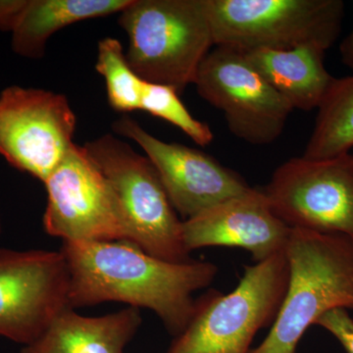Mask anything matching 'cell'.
<instances>
[{"label":"cell","instance_id":"1","mask_svg":"<svg viewBox=\"0 0 353 353\" xmlns=\"http://www.w3.org/2000/svg\"><path fill=\"white\" fill-rule=\"evenodd\" d=\"M72 309L117 301L153 311L175 338L194 316V294L214 282L218 267L203 260L175 263L128 241H63Z\"/></svg>","mask_w":353,"mask_h":353},{"label":"cell","instance_id":"2","mask_svg":"<svg viewBox=\"0 0 353 353\" xmlns=\"http://www.w3.org/2000/svg\"><path fill=\"white\" fill-rule=\"evenodd\" d=\"M289 283L266 338L250 353H297L309 327L328 311H353V241L292 229L285 248Z\"/></svg>","mask_w":353,"mask_h":353},{"label":"cell","instance_id":"3","mask_svg":"<svg viewBox=\"0 0 353 353\" xmlns=\"http://www.w3.org/2000/svg\"><path fill=\"white\" fill-rule=\"evenodd\" d=\"M118 24L129 37L126 57L134 73L179 94L196 82L215 46L206 0H132Z\"/></svg>","mask_w":353,"mask_h":353},{"label":"cell","instance_id":"4","mask_svg":"<svg viewBox=\"0 0 353 353\" xmlns=\"http://www.w3.org/2000/svg\"><path fill=\"white\" fill-rule=\"evenodd\" d=\"M289 283L285 252L245 267L229 294L208 290L166 353H250L259 331L277 317Z\"/></svg>","mask_w":353,"mask_h":353},{"label":"cell","instance_id":"5","mask_svg":"<svg viewBox=\"0 0 353 353\" xmlns=\"http://www.w3.org/2000/svg\"><path fill=\"white\" fill-rule=\"evenodd\" d=\"M215 46L245 52L317 46L326 51L341 31V0H206Z\"/></svg>","mask_w":353,"mask_h":353},{"label":"cell","instance_id":"6","mask_svg":"<svg viewBox=\"0 0 353 353\" xmlns=\"http://www.w3.org/2000/svg\"><path fill=\"white\" fill-rule=\"evenodd\" d=\"M112 185L129 230V243L166 261H189L183 221L150 160L105 134L83 145Z\"/></svg>","mask_w":353,"mask_h":353},{"label":"cell","instance_id":"7","mask_svg":"<svg viewBox=\"0 0 353 353\" xmlns=\"http://www.w3.org/2000/svg\"><path fill=\"white\" fill-rule=\"evenodd\" d=\"M290 229L339 234L353 241V154L294 157L280 165L263 190Z\"/></svg>","mask_w":353,"mask_h":353},{"label":"cell","instance_id":"8","mask_svg":"<svg viewBox=\"0 0 353 353\" xmlns=\"http://www.w3.org/2000/svg\"><path fill=\"white\" fill-rule=\"evenodd\" d=\"M43 183L46 233L63 241L129 243L118 197L83 145L74 143Z\"/></svg>","mask_w":353,"mask_h":353},{"label":"cell","instance_id":"9","mask_svg":"<svg viewBox=\"0 0 353 353\" xmlns=\"http://www.w3.org/2000/svg\"><path fill=\"white\" fill-rule=\"evenodd\" d=\"M194 85L204 101L223 111L230 132L252 145L274 143L294 110L236 48H212Z\"/></svg>","mask_w":353,"mask_h":353},{"label":"cell","instance_id":"10","mask_svg":"<svg viewBox=\"0 0 353 353\" xmlns=\"http://www.w3.org/2000/svg\"><path fill=\"white\" fill-rule=\"evenodd\" d=\"M76 125L63 94L18 85L0 92V155L43 183L74 145Z\"/></svg>","mask_w":353,"mask_h":353},{"label":"cell","instance_id":"11","mask_svg":"<svg viewBox=\"0 0 353 353\" xmlns=\"http://www.w3.org/2000/svg\"><path fill=\"white\" fill-rule=\"evenodd\" d=\"M61 252L0 248V336L32 345L69 306Z\"/></svg>","mask_w":353,"mask_h":353},{"label":"cell","instance_id":"12","mask_svg":"<svg viewBox=\"0 0 353 353\" xmlns=\"http://www.w3.org/2000/svg\"><path fill=\"white\" fill-rule=\"evenodd\" d=\"M113 130L143 148L172 205L185 220L252 188L215 158L189 146L160 141L130 116L116 120Z\"/></svg>","mask_w":353,"mask_h":353},{"label":"cell","instance_id":"13","mask_svg":"<svg viewBox=\"0 0 353 353\" xmlns=\"http://www.w3.org/2000/svg\"><path fill=\"white\" fill-rule=\"evenodd\" d=\"M292 229L272 210L263 190H250L183 221L190 252L210 246L245 250L255 263L284 252Z\"/></svg>","mask_w":353,"mask_h":353},{"label":"cell","instance_id":"14","mask_svg":"<svg viewBox=\"0 0 353 353\" xmlns=\"http://www.w3.org/2000/svg\"><path fill=\"white\" fill-rule=\"evenodd\" d=\"M141 321V310L131 306L99 317L68 308L22 353H123Z\"/></svg>","mask_w":353,"mask_h":353},{"label":"cell","instance_id":"15","mask_svg":"<svg viewBox=\"0 0 353 353\" xmlns=\"http://www.w3.org/2000/svg\"><path fill=\"white\" fill-rule=\"evenodd\" d=\"M325 52L307 46L245 51L243 54L292 108L310 111L319 108L336 80L325 66Z\"/></svg>","mask_w":353,"mask_h":353},{"label":"cell","instance_id":"16","mask_svg":"<svg viewBox=\"0 0 353 353\" xmlns=\"http://www.w3.org/2000/svg\"><path fill=\"white\" fill-rule=\"evenodd\" d=\"M132 0H31L11 46L16 54L41 59L53 34L81 21L120 13Z\"/></svg>","mask_w":353,"mask_h":353},{"label":"cell","instance_id":"17","mask_svg":"<svg viewBox=\"0 0 353 353\" xmlns=\"http://www.w3.org/2000/svg\"><path fill=\"white\" fill-rule=\"evenodd\" d=\"M353 150V75L336 79L318 108L303 157L328 159Z\"/></svg>","mask_w":353,"mask_h":353},{"label":"cell","instance_id":"18","mask_svg":"<svg viewBox=\"0 0 353 353\" xmlns=\"http://www.w3.org/2000/svg\"><path fill=\"white\" fill-rule=\"evenodd\" d=\"M97 51L95 69L105 79L109 105L118 112L139 110L145 81L130 66L122 44L105 38L99 41Z\"/></svg>","mask_w":353,"mask_h":353},{"label":"cell","instance_id":"19","mask_svg":"<svg viewBox=\"0 0 353 353\" xmlns=\"http://www.w3.org/2000/svg\"><path fill=\"white\" fill-rule=\"evenodd\" d=\"M139 110L171 123L189 136L196 145L206 146L214 139L210 127L192 117L183 105L178 92L168 85L143 82Z\"/></svg>","mask_w":353,"mask_h":353},{"label":"cell","instance_id":"20","mask_svg":"<svg viewBox=\"0 0 353 353\" xmlns=\"http://www.w3.org/2000/svg\"><path fill=\"white\" fill-rule=\"evenodd\" d=\"M341 343L347 353H353V318L345 308H334L315 323Z\"/></svg>","mask_w":353,"mask_h":353},{"label":"cell","instance_id":"21","mask_svg":"<svg viewBox=\"0 0 353 353\" xmlns=\"http://www.w3.org/2000/svg\"><path fill=\"white\" fill-rule=\"evenodd\" d=\"M31 0H0V31L13 32Z\"/></svg>","mask_w":353,"mask_h":353},{"label":"cell","instance_id":"22","mask_svg":"<svg viewBox=\"0 0 353 353\" xmlns=\"http://www.w3.org/2000/svg\"><path fill=\"white\" fill-rule=\"evenodd\" d=\"M341 55L343 63L353 72V27L350 34L341 44Z\"/></svg>","mask_w":353,"mask_h":353},{"label":"cell","instance_id":"23","mask_svg":"<svg viewBox=\"0 0 353 353\" xmlns=\"http://www.w3.org/2000/svg\"><path fill=\"white\" fill-rule=\"evenodd\" d=\"M0 234H1V219H0Z\"/></svg>","mask_w":353,"mask_h":353}]
</instances>
